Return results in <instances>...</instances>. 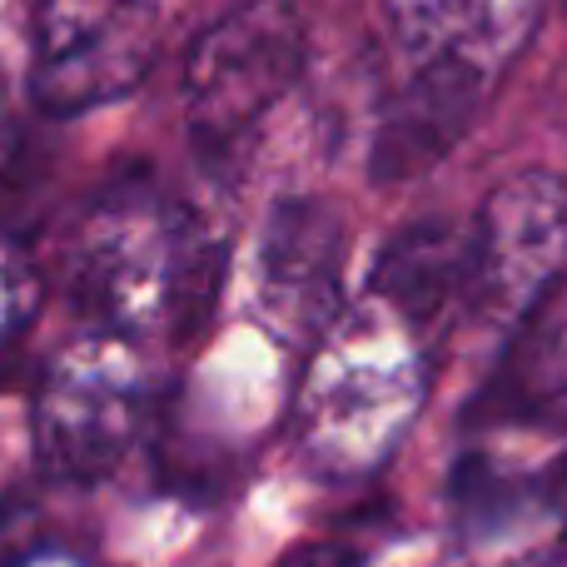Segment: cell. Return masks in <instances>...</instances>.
<instances>
[{"instance_id":"16","label":"cell","mask_w":567,"mask_h":567,"mask_svg":"<svg viewBox=\"0 0 567 567\" xmlns=\"http://www.w3.org/2000/svg\"><path fill=\"white\" fill-rule=\"evenodd\" d=\"M10 145V85H6V65H0V159Z\"/></svg>"},{"instance_id":"13","label":"cell","mask_w":567,"mask_h":567,"mask_svg":"<svg viewBox=\"0 0 567 567\" xmlns=\"http://www.w3.org/2000/svg\"><path fill=\"white\" fill-rule=\"evenodd\" d=\"M35 299H40L35 275H30L25 259L16 255V245L0 239V353L20 339V329H25L30 313H35Z\"/></svg>"},{"instance_id":"10","label":"cell","mask_w":567,"mask_h":567,"mask_svg":"<svg viewBox=\"0 0 567 567\" xmlns=\"http://www.w3.org/2000/svg\"><path fill=\"white\" fill-rule=\"evenodd\" d=\"M468 225H449V219L403 225L373 259L369 293L423 333L458 299H468Z\"/></svg>"},{"instance_id":"3","label":"cell","mask_w":567,"mask_h":567,"mask_svg":"<svg viewBox=\"0 0 567 567\" xmlns=\"http://www.w3.org/2000/svg\"><path fill=\"white\" fill-rule=\"evenodd\" d=\"M303 70V20L289 0H245L225 10L189 50L185 110L189 140L225 159Z\"/></svg>"},{"instance_id":"2","label":"cell","mask_w":567,"mask_h":567,"mask_svg":"<svg viewBox=\"0 0 567 567\" xmlns=\"http://www.w3.org/2000/svg\"><path fill=\"white\" fill-rule=\"evenodd\" d=\"M150 419L135 339L95 329L45 369L35 393V458L60 483H100L125 463Z\"/></svg>"},{"instance_id":"14","label":"cell","mask_w":567,"mask_h":567,"mask_svg":"<svg viewBox=\"0 0 567 567\" xmlns=\"http://www.w3.org/2000/svg\"><path fill=\"white\" fill-rule=\"evenodd\" d=\"M279 567H359L353 563V553H343V548H333V543H319V548H299V553H289Z\"/></svg>"},{"instance_id":"15","label":"cell","mask_w":567,"mask_h":567,"mask_svg":"<svg viewBox=\"0 0 567 567\" xmlns=\"http://www.w3.org/2000/svg\"><path fill=\"white\" fill-rule=\"evenodd\" d=\"M6 567H100L90 558H70V553H25V558L6 563Z\"/></svg>"},{"instance_id":"4","label":"cell","mask_w":567,"mask_h":567,"mask_svg":"<svg viewBox=\"0 0 567 567\" xmlns=\"http://www.w3.org/2000/svg\"><path fill=\"white\" fill-rule=\"evenodd\" d=\"M169 235H175V205H159L150 169L115 175L80 229L70 259V303L95 329L125 339H135L155 319L165 323Z\"/></svg>"},{"instance_id":"7","label":"cell","mask_w":567,"mask_h":567,"mask_svg":"<svg viewBox=\"0 0 567 567\" xmlns=\"http://www.w3.org/2000/svg\"><path fill=\"white\" fill-rule=\"evenodd\" d=\"M343 219L323 199H279L259 235L255 303L284 343H319L343 313Z\"/></svg>"},{"instance_id":"8","label":"cell","mask_w":567,"mask_h":567,"mask_svg":"<svg viewBox=\"0 0 567 567\" xmlns=\"http://www.w3.org/2000/svg\"><path fill=\"white\" fill-rule=\"evenodd\" d=\"M409 65H449L498 85L543 20V0H383Z\"/></svg>"},{"instance_id":"11","label":"cell","mask_w":567,"mask_h":567,"mask_svg":"<svg viewBox=\"0 0 567 567\" xmlns=\"http://www.w3.org/2000/svg\"><path fill=\"white\" fill-rule=\"evenodd\" d=\"M229 275V239L209 215L175 205L169 235V289H165V329L179 343H195L219 309V289Z\"/></svg>"},{"instance_id":"12","label":"cell","mask_w":567,"mask_h":567,"mask_svg":"<svg viewBox=\"0 0 567 567\" xmlns=\"http://www.w3.org/2000/svg\"><path fill=\"white\" fill-rule=\"evenodd\" d=\"M50 179H55V165H50L45 150L20 145L16 155L0 159V239L20 245L45 225Z\"/></svg>"},{"instance_id":"5","label":"cell","mask_w":567,"mask_h":567,"mask_svg":"<svg viewBox=\"0 0 567 567\" xmlns=\"http://www.w3.org/2000/svg\"><path fill=\"white\" fill-rule=\"evenodd\" d=\"M155 40V0H40L30 95L55 120L110 105L145 80Z\"/></svg>"},{"instance_id":"9","label":"cell","mask_w":567,"mask_h":567,"mask_svg":"<svg viewBox=\"0 0 567 567\" xmlns=\"http://www.w3.org/2000/svg\"><path fill=\"white\" fill-rule=\"evenodd\" d=\"M493 85L449 65H409V80L383 105L369 145V175L379 185L419 179L458 145L483 115Z\"/></svg>"},{"instance_id":"6","label":"cell","mask_w":567,"mask_h":567,"mask_svg":"<svg viewBox=\"0 0 567 567\" xmlns=\"http://www.w3.org/2000/svg\"><path fill=\"white\" fill-rule=\"evenodd\" d=\"M468 309L493 323H523L567 275V185L553 169H523L483 199L468 225Z\"/></svg>"},{"instance_id":"1","label":"cell","mask_w":567,"mask_h":567,"mask_svg":"<svg viewBox=\"0 0 567 567\" xmlns=\"http://www.w3.org/2000/svg\"><path fill=\"white\" fill-rule=\"evenodd\" d=\"M429 389L419 329L379 299L339 313L313 343L299 389V443L323 478H363L399 439Z\"/></svg>"}]
</instances>
